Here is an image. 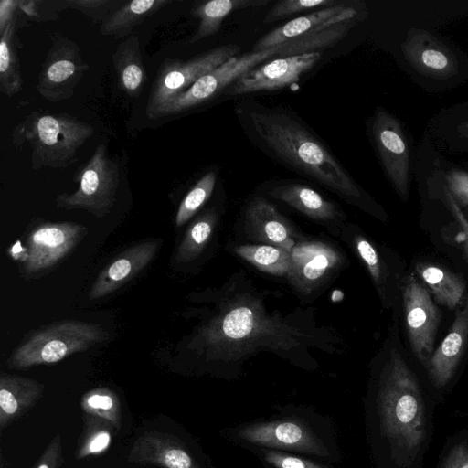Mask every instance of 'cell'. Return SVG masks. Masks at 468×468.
Returning <instances> with one entry per match:
<instances>
[{"instance_id": "7", "label": "cell", "mask_w": 468, "mask_h": 468, "mask_svg": "<svg viewBox=\"0 0 468 468\" xmlns=\"http://www.w3.org/2000/svg\"><path fill=\"white\" fill-rule=\"evenodd\" d=\"M240 48L229 44L215 48L190 59L166 58L152 84L146 115L152 119L165 102L187 90L199 78L237 56Z\"/></svg>"}, {"instance_id": "34", "label": "cell", "mask_w": 468, "mask_h": 468, "mask_svg": "<svg viewBox=\"0 0 468 468\" xmlns=\"http://www.w3.org/2000/svg\"><path fill=\"white\" fill-rule=\"evenodd\" d=\"M216 179V173L209 171L189 190L181 201L176 216L177 227L184 225L207 202L213 192Z\"/></svg>"}, {"instance_id": "28", "label": "cell", "mask_w": 468, "mask_h": 468, "mask_svg": "<svg viewBox=\"0 0 468 468\" xmlns=\"http://www.w3.org/2000/svg\"><path fill=\"white\" fill-rule=\"evenodd\" d=\"M416 270L438 303L450 310L460 303L465 291L461 276L433 264L420 263Z\"/></svg>"}, {"instance_id": "17", "label": "cell", "mask_w": 468, "mask_h": 468, "mask_svg": "<svg viewBox=\"0 0 468 468\" xmlns=\"http://www.w3.org/2000/svg\"><path fill=\"white\" fill-rule=\"evenodd\" d=\"M357 14L355 7L348 6L345 3L316 10L290 20L264 35L254 44L252 51L269 49L293 38L353 20Z\"/></svg>"}, {"instance_id": "29", "label": "cell", "mask_w": 468, "mask_h": 468, "mask_svg": "<svg viewBox=\"0 0 468 468\" xmlns=\"http://www.w3.org/2000/svg\"><path fill=\"white\" fill-rule=\"evenodd\" d=\"M17 16L0 35V91L6 97H13L21 91L23 80L16 37Z\"/></svg>"}, {"instance_id": "33", "label": "cell", "mask_w": 468, "mask_h": 468, "mask_svg": "<svg viewBox=\"0 0 468 468\" xmlns=\"http://www.w3.org/2000/svg\"><path fill=\"white\" fill-rule=\"evenodd\" d=\"M80 406L85 414L104 420L115 431L121 428V403L113 390L107 388H93L82 396Z\"/></svg>"}, {"instance_id": "6", "label": "cell", "mask_w": 468, "mask_h": 468, "mask_svg": "<svg viewBox=\"0 0 468 468\" xmlns=\"http://www.w3.org/2000/svg\"><path fill=\"white\" fill-rule=\"evenodd\" d=\"M78 188L71 194L56 197L57 207L64 209H84L101 218L110 213L120 184L118 164L107 155V148L100 144L91 157L75 174Z\"/></svg>"}, {"instance_id": "30", "label": "cell", "mask_w": 468, "mask_h": 468, "mask_svg": "<svg viewBox=\"0 0 468 468\" xmlns=\"http://www.w3.org/2000/svg\"><path fill=\"white\" fill-rule=\"evenodd\" d=\"M234 251L257 269L275 276H287L291 267V254L282 248L268 244H246Z\"/></svg>"}, {"instance_id": "18", "label": "cell", "mask_w": 468, "mask_h": 468, "mask_svg": "<svg viewBox=\"0 0 468 468\" xmlns=\"http://www.w3.org/2000/svg\"><path fill=\"white\" fill-rule=\"evenodd\" d=\"M128 461L158 468H199L176 437L156 431L144 432L135 440Z\"/></svg>"}, {"instance_id": "24", "label": "cell", "mask_w": 468, "mask_h": 468, "mask_svg": "<svg viewBox=\"0 0 468 468\" xmlns=\"http://www.w3.org/2000/svg\"><path fill=\"white\" fill-rule=\"evenodd\" d=\"M427 134L438 149L468 154V101L438 113L430 124Z\"/></svg>"}, {"instance_id": "10", "label": "cell", "mask_w": 468, "mask_h": 468, "mask_svg": "<svg viewBox=\"0 0 468 468\" xmlns=\"http://www.w3.org/2000/svg\"><path fill=\"white\" fill-rule=\"evenodd\" d=\"M287 279L302 296H310L324 287L344 263V257L331 244L319 241L297 242L290 252Z\"/></svg>"}, {"instance_id": "16", "label": "cell", "mask_w": 468, "mask_h": 468, "mask_svg": "<svg viewBox=\"0 0 468 468\" xmlns=\"http://www.w3.org/2000/svg\"><path fill=\"white\" fill-rule=\"evenodd\" d=\"M238 435L244 441L263 447L329 454L324 443L304 425L293 420L254 423L241 428Z\"/></svg>"}, {"instance_id": "14", "label": "cell", "mask_w": 468, "mask_h": 468, "mask_svg": "<svg viewBox=\"0 0 468 468\" xmlns=\"http://www.w3.org/2000/svg\"><path fill=\"white\" fill-rule=\"evenodd\" d=\"M401 50L411 68L425 77L445 80L459 72V58L452 48L426 29H409Z\"/></svg>"}, {"instance_id": "8", "label": "cell", "mask_w": 468, "mask_h": 468, "mask_svg": "<svg viewBox=\"0 0 468 468\" xmlns=\"http://www.w3.org/2000/svg\"><path fill=\"white\" fill-rule=\"evenodd\" d=\"M282 44L261 51L237 55L207 72L187 90L169 100L154 114L153 120L186 112L206 103L261 62L276 58Z\"/></svg>"}, {"instance_id": "20", "label": "cell", "mask_w": 468, "mask_h": 468, "mask_svg": "<svg viewBox=\"0 0 468 468\" xmlns=\"http://www.w3.org/2000/svg\"><path fill=\"white\" fill-rule=\"evenodd\" d=\"M245 230L250 239L291 252L295 231L289 220L268 200L256 197L245 211Z\"/></svg>"}, {"instance_id": "39", "label": "cell", "mask_w": 468, "mask_h": 468, "mask_svg": "<svg viewBox=\"0 0 468 468\" xmlns=\"http://www.w3.org/2000/svg\"><path fill=\"white\" fill-rule=\"evenodd\" d=\"M431 197L441 199L448 207L452 217L462 229L465 249L468 252V218L463 211L462 207L453 200V198L444 191H428Z\"/></svg>"}, {"instance_id": "13", "label": "cell", "mask_w": 468, "mask_h": 468, "mask_svg": "<svg viewBox=\"0 0 468 468\" xmlns=\"http://www.w3.org/2000/svg\"><path fill=\"white\" fill-rule=\"evenodd\" d=\"M403 305L411 348L419 361L426 366L432 354L441 314L429 291L412 273L406 278Z\"/></svg>"}, {"instance_id": "42", "label": "cell", "mask_w": 468, "mask_h": 468, "mask_svg": "<svg viewBox=\"0 0 468 468\" xmlns=\"http://www.w3.org/2000/svg\"><path fill=\"white\" fill-rule=\"evenodd\" d=\"M18 9V0H1L0 1V35H2L7 26L16 18Z\"/></svg>"}, {"instance_id": "9", "label": "cell", "mask_w": 468, "mask_h": 468, "mask_svg": "<svg viewBox=\"0 0 468 468\" xmlns=\"http://www.w3.org/2000/svg\"><path fill=\"white\" fill-rule=\"evenodd\" d=\"M88 70L89 65L77 43L56 33L42 64L36 90L48 101L60 102L73 96Z\"/></svg>"}, {"instance_id": "15", "label": "cell", "mask_w": 468, "mask_h": 468, "mask_svg": "<svg viewBox=\"0 0 468 468\" xmlns=\"http://www.w3.org/2000/svg\"><path fill=\"white\" fill-rule=\"evenodd\" d=\"M321 58L319 51L276 58L257 66L239 77L229 87L227 94L242 95L261 90H274L299 80Z\"/></svg>"}, {"instance_id": "41", "label": "cell", "mask_w": 468, "mask_h": 468, "mask_svg": "<svg viewBox=\"0 0 468 468\" xmlns=\"http://www.w3.org/2000/svg\"><path fill=\"white\" fill-rule=\"evenodd\" d=\"M441 468H468V445L462 442L452 447Z\"/></svg>"}, {"instance_id": "31", "label": "cell", "mask_w": 468, "mask_h": 468, "mask_svg": "<svg viewBox=\"0 0 468 468\" xmlns=\"http://www.w3.org/2000/svg\"><path fill=\"white\" fill-rule=\"evenodd\" d=\"M218 218L216 210L210 209L188 227L177 250V261L187 262L200 255L213 234Z\"/></svg>"}, {"instance_id": "32", "label": "cell", "mask_w": 468, "mask_h": 468, "mask_svg": "<svg viewBox=\"0 0 468 468\" xmlns=\"http://www.w3.org/2000/svg\"><path fill=\"white\" fill-rule=\"evenodd\" d=\"M114 428L104 420L85 414L84 428L75 451L77 460L104 453L112 442Z\"/></svg>"}, {"instance_id": "19", "label": "cell", "mask_w": 468, "mask_h": 468, "mask_svg": "<svg viewBox=\"0 0 468 468\" xmlns=\"http://www.w3.org/2000/svg\"><path fill=\"white\" fill-rule=\"evenodd\" d=\"M158 247L157 240L144 241L120 253L100 271L89 292V299L102 298L129 282L149 264Z\"/></svg>"}, {"instance_id": "26", "label": "cell", "mask_w": 468, "mask_h": 468, "mask_svg": "<svg viewBox=\"0 0 468 468\" xmlns=\"http://www.w3.org/2000/svg\"><path fill=\"white\" fill-rule=\"evenodd\" d=\"M172 2V0L123 2L101 25L100 33L114 38L128 37L136 26Z\"/></svg>"}, {"instance_id": "40", "label": "cell", "mask_w": 468, "mask_h": 468, "mask_svg": "<svg viewBox=\"0 0 468 468\" xmlns=\"http://www.w3.org/2000/svg\"><path fill=\"white\" fill-rule=\"evenodd\" d=\"M63 463L61 437L52 438L33 468H59Z\"/></svg>"}, {"instance_id": "11", "label": "cell", "mask_w": 468, "mask_h": 468, "mask_svg": "<svg viewBox=\"0 0 468 468\" xmlns=\"http://www.w3.org/2000/svg\"><path fill=\"white\" fill-rule=\"evenodd\" d=\"M414 173L428 191L447 192L460 207H468V164L443 155L427 133L416 153Z\"/></svg>"}, {"instance_id": "2", "label": "cell", "mask_w": 468, "mask_h": 468, "mask_svg": "<svg viewBox=\"0 0 468 468\" xmlns=\"http://www.w3.org/2000/svg\"><path fill=\"white\" fill-rule=\"evenodd\" d=\"M378 409L392 446L413 461L426 438L425 406L415 375L395 348L382 370Z\"/></svg>"}, {"instance_id": "22", "label": "cell", "mask_w": 468, "mask_h": 468, "mask_svg": "<svg viewBox=\"0 0 468 468\" xmlns=\"http://www.w3.org/2000/svg\"><path fill=\"white\" fill-rule=\"evenodd\" d=\"M45 387L36 379L2 373L0 376V430L21 418L34 407Z\"/></svg>"}, {"instance_id": "36", "label": "cell", "mask_w": 468, "mask_h": 468, "mask_svg": "<svg viewBox=\"0 0 468 468\" xmlns=\"http://www.w3.org/2000/svg\"><path fill=\"white\" fill-rule=\"evenodd\" d=\"M123 2L116 0H63L53 2L55 10L72 9L80 11L93 23L101 24Z\"/></svg>"}, {"instance_id": "3", "label": "cell", "mask_w": 468, "mask_h": 468, "mask_svg": "<svg viewBox=\"0 0 468 468\" xmlns=\"http://www.w3.org/2000/svg\"><path fill=\"white\" fill-rule=\"evenodd\" d=\"M94 133V128L69 113L33 112L13 130L12 143L31 148L33 169H65L77 161L78 150Z\"/></svg>"}, {"instance_id": "35", "label": "cell", "mask_w": 468, "mask_h": 468, "mask_svg": "<svg viewBox=\"0 0 468 468\" xmlns=\"http://www.w3.org/2000/svg\"><path fill=\"white\" fill-rule=\"evenodd\" d=\"M347 237L356 254L367 267L379 294L386 279L384 263L374 245L358 231L348 229Z\"/></svg>"}, {"instance_id": "27", "label": "cell", "mask_w": 468, "mask_h": 468, "mask_svg": "<svg viewBox=\"0 0 468 468\" xmlns=\"http://www.w3.org/2000/svg\"><path fill=\"white\" fill-rule=\"evenodd\" d=\"M269 3L267 0H212L197 4L191 14L199 19V24L189 43H196L217 33L231 12L265 6Z\"/></svg>"}, {"instance_id": "4", "label": "cell", "mask_w": 468, "mask_h": 468, "mask_svg": "<svg viewBox=\"0 0 468 468\" xmlns=\"http://www.w3.org/2000/svg\"><path fill=\"white\" fill-rule=\"evenodd\" d=\"M106 337L107 334L100 324L62 321L33 335L12 353L7 364L15 369L53 364L87 350Z\"/></svg>"}, {"instance_id": "21", "label": "cell", "mask_w": 468, "mask_h": 468, "mask_svg": "<svg viewBox=\"0 0 468 468\" xmlns=\"http://www.w3.org/2000/svg\"><path fill=\"white\" fill-rule=\"evenodd\" d=\"M468 344V299L456 312L450 331L426 364L433 385L443 388L451 380Z\"/></svg>"}, {"instance_id": "25", "label": "cell", "mask_w": 468, "mask_h": 468, "mask_svg": "<svg viewBox=\"0 0 468 468\" xmlns=\"http://www.w3.org/2000/svg\"><path fill=\"white\" fill-rule=\"evenodd\" d=\"M121 88L130 96L141 94L147 79L137 34L126 37L112 56Z\"/></svg>"}, {"instance_id": "38", "label": "cell", "mask_w": 468, "mask_h": 468, "mask_svg": "<svg viewBox=\"0 0 468 468\" xmlns=\"http://www.w3.org/2000/svg\"><path fill=\"white\" fill-rule=\"evenodd\" d=\"M268 463L275 468H326L310 460L277 451H263Z\"/></svg>"}, {"instance_id": "43", "label": "cell", "mask_w": 468, "mask_h": 468, "mask_svg": "<svg viewBox=\"0 0 468 468\" xmlns=\"http://www.w3.org/2000/svg\"><path fill=\"white\" fill-rule=\"evenodd\" d=\"M464 214H465V216H468V210H467V212H466V213H464Z\"/></svg>"}, {"instance_id": "37", "label": "cell", "mask_w": 468, "mask_h": 468, "mask_svg": "<svg viewBox=\"0 0 468 468\" xmlns=\"http://www.w3.org/2000/svg\"><path fill=\"white\" fill-rule=\"evenodd\" d=\"M343 2L336 0H283L278 1L266 14L263 23L272 22L287 18L295 14L314 9L326 8L337 5Z\"/></svg>"}, {"instance_id": "12", "label": "cell", "mask_w": 468, "mask_h": 468, "mask_svg": "<svg viewBox=\"0 0 468 468\" xmlns=\"http://www.w3.org/2000/svg\"><path fill=\"white\" fill-rule=\"evenodd\" d=\"M88 229L75 222H47L27 239L23 271L32 275L54 267L83 239Z\"/></svg>"}, {"instance_id": "5", "label": "cell", "mask_w": 468, "mask_h": 468, "mask_svg": "<svg viewBox=\"0 0 468 468\" xmlns=\"http://www.w3.org/2000/svg\"><path fill=\"white\" fill-rule=\"evenodd\" d=\"M370 138L386 176L407 200L416 160L410 133L398 117L378 106L370 119Z\"/></svg>"}, {"instance_id": "1", "label": "cell", "mask_w": 468, "mask_h": 468, "mask_svg": "<svg viewBox=\"0 0 468 468\" xmlns=\"http://www.w3.org/2000/svg\"><path fill=\"white\" fill-rule=\"evenodd\" d=\"M246 132L269 155L356 204L370 199L335 155L300 120L282 108L250 103Z\"/></svg>"}, {"instance_id": "23", "label": "cell", "mask_w": 468, "mask_h": 468, "mask_svg": "<svg viewBox=\"0 0 468 468\" xmlns=\"http://www.w3.org/2000/svg\"><path fill=\"white\" fill-rule=\"evenodd\" d=\"M269 194L310 218L322 223H338L345 218L341 209L314 189L295 182L276 185Z\"/></svg>"}]
</instances>
